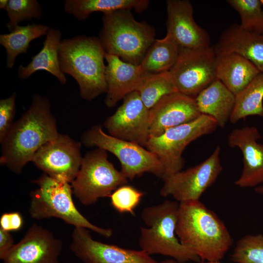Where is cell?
<instances>
[{
    "mask_svg": "<svg viewBox=\"0 0 263 263\" xmlns=\"http://www.w3.org/2000/svg\"><path fill=\"white\" fill-rule=\"evenodd\" d=\"M50 108L47 98L38 94L33 95L29 109L14 123L0 143L1 165L20 173L43 145L59 135Z\"/></svg>",
    "mask_w": 263,
    "mask_h": 263,
    "instance_id": "cell-1",
    "label": "cell"
},
{
    "mask_svg": "<svg viewBox=\"0 0 263 263\" xmlns=\"http://www.w3.org/2000/svg\"><path fill=\"white\" fill-rule=\"evenodd\" d=\"M176 234L202 262L220 261L233 243L223 221L199 200L179 202Z\"/></svg>",
    "mask_w": 263,
    "mask_h": 263,
    "instance_id": "cell-2",
    "label": "cell"
},
{
    "mask_svg": "<svg viewBox=\"0 0 263 263\" xmlns=\"http://www.w3.org/2000/svg\"><path fill=\"white\" fill-rule=\"evenodd\" d=\"M105 52L98 38L81 35L63 39L59 47L61 71L77 82L82 98L92 101L107 91Z\"/></svg>",
    "mask_w": 263,
    "mask_h": 263,
    "instance_id": "cell-3",
    "label": "cell"
},
{
    "mask_svg": "<svg viewBox=\"0 0 263 263\" xmlns=\"http://www.w3.org/2000/svg\"><path fill=\"white\" fill-rule=\"evenodd\" d=\"M155 37L153 27L137 21L131 10L124 9L103 14L98 38L106 53L140 65Z\"/></svg>",
    "mask_w": 263,
    "mask_h": 263,
    "instance_id": "cell-4",
    "label": "cell"
},
{
    "mask_svg": "<svg viewBox=\"0 0 263 263\" xmlns=\"http://www.w3.org/2000/svg\"><path fill=\"white\" fill-rule=\"evenodd\" d=\"M179 206L176 201L166 200L143 209L141 217L147 227L140 228V250L170 257L177 263L198 262L199 257L182 245L176 234Z\"/></svg>",
    "mask_w": 263,
    "mask_h": 263,
    "instance_id": "cell-5",
    "label": "cell"
},
{
    "mask_svg": "<svg viewBox=\"0 0 263 263\" xmlns=\"http://www.w3.org/2000/svg\"><path fill=\"white\" fill-rule=\"evenodd\" d=\"M33 183L38 188L30 194L29 213L32 218H59L75 227L90 229L106 238L112 236V229L92 224L79 212L73 200L70 183L53 178L44 173Z\"/></svg>",
    "mask_w": 263,
    "mask_h": 263,
    "instance_id": "cell-6",
    "label": "cell"
},
{
    "mask_svg": "<svg viewBox=\"0 0 263 263\" xmlns=\"http://www.w3.org/2000/svg\"><path fill=\"white\" fill-rule=\"evenodd\" d=\"M218 127L211 116L202 114L190 122L170 128L158 136H150L145 148L158 159L164 180L182 170L183 152L191 142L214 132Z\"/></svg>",
    "mask_w": 263,
    "mask_h": 263,
    "instance_id": "cell-7",
    "label": "cell"
},
{
    "mask_svg": "<svg viewBox=\"0 0 263 263\" xmlns=\"http://www.w3.org/2000/svg\"><path fill=\"white\" fill-rule=\"evenodd\" d=\"M128 181L109 161L107 151L97 148L83 157L80 169L71 185L77 200L84 205L90 206L100 198L110 197Z\"/></svg>",
    "mask_w": 263,
    "mask_h": 263,
    "instance_id": "cell-8",
    "label": "cell"
},
{
    "mask_svg": "<svg viewBox=\"0 0 263 263\" xmlns=\"http://www.w3.org/2000/svg\"><path fill=\"white\" fill-rule=\"evenodd\" d=\"M81 141L87 147H96L115 155L121 164V172L128 180L146 172L162 178V166L153 153L137 144L107 134L101 125L86 131Z\"/></svg>",
    "mask_w": 263,
    "mask_h": 263,
    "instance_id": "cell-9",
    "label": "cell"
},
{
    "mask_svg": "<svg viewBox=\"0 0 263 263\" xmlns=\"http://www.w3.org/2000/svg\"><path fill=\"white\" fill-rule=\"evenodd\" d=\"M216 54L207 46L181 48L177 60L169 70L178 92L195 98L217 78Z\"/></svg>",
    "mask_w": 263,
    "mask_h": 263,
    "instance_id": "cell-10",
    "label": "cell"
},
{
    "mask_svg": "<svg viewBox=\"0 0 263 263\" xmlns=\"http://www.w3.org/2000/svg\"><path fill=\"white\" fill-rule=\"evenodd\" d=\"M220 147L217 146L206 160L186 170L165 178L160 189L162 196H171L179 202L199 200L203 193L217 180L223 170Z\"/></svg>",
    "mask_w": 263,
    "mask_h": 263,
    "instance_id": "cell-11",
    "label": "cell"
},
{
    "mask_svg": "<svg viewBox=\"0 0 263 263\" xmlns=\"http://www.w3.org/2000/svg\"><path fill=\"white\" fill-rule=\"evenodd\" d=\"M82 159L81 143L59 134L43 145L32 162L49 176L71 183L80 169Z\"/></svg>",
    "mask_w": 263,
    "mask_h": 263,
    "instance_id": "cell-12",
    "label": "cell"
},
{
    "mask_svg": "<svg viewBox=\"0 0 263 263\" xmlns=\"http://www.w3.org/2000/svg\"><path fill=\"white\" fill-rule=\"evenodd\" d=\"M70 248L84 263H170L171 259L157 262L141 250L121 248L94 240L88 229L75 227Z\"/></svg>",
    "mask_w": 263,
    "mask_h": 263,
    "instance_id": "cell-13",
    "label": "cell"
},
{
    "mask_svg": "<svg viewBox=\"0 0 263 263\" xmlns=\"http://www.w3.org/2000/svg\"><path fill=\"white\" fill-rule=\"evenodd\" d=\"M104 126L109 134L145 147L150 137V110L137 91L123 98L122 104L108 117Z\"/></svg>",
    "mask_w": 263,
    "mask_h": 263,
    "instance_id": "cell-14",
    "label": "cell"
},
{
    "mask_svg": "<svg viewBox=\"0 0 263 263\" xmlns=\"http://www.w3.org/2000/svg\"><path fill=\"white\" fill-rule=\"evenodd\" d=\"M60 240L47 229L34 224L3 258V263H59Z\"/></svg>",
    "mask_w": 263,
    "mask_h": 263,
    "instance_id": "cell-15",
    "label": "cell"
},
{
    "mask_svg": "<svg viewBox=\"0 0 263 263\" xmlns=\"http://www.w3.org/2000/svg\"><path fill=\"white\" fill-rule=\"evenodd\" d=\"M255 126L235 129L229 134L228 146L238 148L242 153L243 168L235 184L241 188H256L263 184V144Z\"/></svg>",
    "mask_w": 263,
    "mask_h": 263,
    "instance_id": "cell-16",
    "label": "cell"
},
{
    "mask_svg": "<svg viewBox=\"0 0 263 263\" xmlns=\"http://www.w3.org/2000/svg\"><path fill=\"white\" fill-rule=\"evenodd\" d=\"M167 34L181 48H195L210 46L207 32L193 18V9L187 0H168Z\"/></svg>",
    "mask_w": 263,
    "mask_h": 263,
    "instance_id": "cell-17",
    "label": "cell"
},
{
    "mask_svg": "<svg viewBox=\"0 0 263 263\" xmlns=\"http://www.w3.org/2000/svg\"><path fill=\"white\" fill-rule=\"evenodd\" d=\"M202 114L195 98L176 92L162 98L150 110V136L193 121Z\"/></svg>",
    "mask_w": 263,
    "mask_h": 263,
    "instance_id": "cell-18",
    "label": "cell"
},
{
    "mask_svg": "<svg viewBox=\"0 0 263 263\" xmlns=\"http://www.w3.org/2000/svg\"><path fill=\"white\" fill-rule=\"evenodd\" d=\"M105 59L107 63L105 103L108 108H113L128 94L137 91L145 72L141 65L125 62L114 55L106 53Z\"/></svg>",
    "mask_w": 263,
    "mask_h": 263,
    "instance_id": "cell-19",
    "label": "cell"
},
{
    "mask_svg": "<svg viewBox=\"0 0 263 263\" xmlns=\"http://www.w3.org/2000/svg\"><path fill=\"white\" fill-rule=\"evenodd\" d=\"M214 49L216 54H238L263 73V33L247 31L239 24H233L221 34Z\"/></svg>",
    "mask_w": 263,
    "mask_h": 263,
    "instance_id": "cell-20",
    "label": "cell"
},
{
    "mask_svg": "<svg viewBox=\"0 0 263 263\" xmlns=\"http://www.w3.org/2000/svg\"><path fill=\"white\" fill-rule=\"evenodd\" d=\"M215 72L217 78L235 95L261 73L250 61L234 53L216 54Z\"/></svg>",
    "mask_w": 263,
    "mask_h": 263,
    "instance_id": "cell-21",
    "label": "cell"
},
{
    "mask_svg": "<svg viewBox=\"0 0 263 263\" xmlns=\"http://www.w3.org/2000/svg\"><path fill=\"white\" fill-rule=\"evenodd\" d=\"M195 100L201 114L211 116L218 126L224 128L229 120L233 110L235 95L216 79L201 92Z\"/></svg>",
    "mask_w": 263,
    "mask_h": 263,
    "instance_id": "cell-22",
    "label": "cell"
},
{
    "mask_svg": "<svg viewBox=\"0 0 263 263\" xmlns=\"http://www.w3.org/2000/svg\"><path fill=\"white\" fill-rule=\"evenodd\" d=\"M46 35L41 50L32 57L27 66H19V77L26 79L37 71L44 70L57 78L62 84H65L67 78L61 71L58 55L61 33L58 29L50 28Z\"/></svg>",
    "mask_w": 263,
    "mask_h": 263,
    "instance_id": "cell-23",
    "label": "cell"
},
{
    "mask_svg": "<svg viewBox=\"0 0 263 263\" xmlns=\"http://www.w3.org/2000/svg\"><path fill=\"white\" fill-rule=\"evenodd\" d=\"M65 11L81 21L96 12L104 14L117 11L128 9L142 13L149 5L148 0H66Z\"/></svg>",
    "mask_w": 263,
    "mask_h": 263,
    "instance_id": "cell-24",
    "label": "cell"
},
{
    "mask_svg": "<svg viewBox=\"0 0 263 263\" xmlns=\"http://www.w3.org/2000/svg\"><path fill=\"white\" fill-rule=\"evenodd\" d=\"M50 27L44 24L32 23L18 26L8 34L0 35V44L6 52V67L12 69L16 58L21 54L26 53L30 42L46 35Z\"/></svg>",
    "mask_w": 263,
    "mask_h": 263,
    "instance_id": "cell-25",
    "label": "cell"
},
{
    "mask_svg": "<svg viewBox=\"0 0 263 263\" xmlns=\"http://www.w3.org/2000/svg\"><path fill=\"white\" fill-rule=\"evenodd\" d=\"M180 47L167 34L162 39H156L146 53L141 66L150 74L169 71L176 62Z\"/></svg>",
    "mask_w": 263,
    "mask_h": 263,
    "instance_id": "cell-26",
    "label": "cell"
},
{
    "mask_svg": "<svg viewBox=\"0 0 263 263\" xmlns=\"http://www.w3.org/2000/svg\"><path fill=\"white\" fill-rule=\"evenodd\" d=\"M263 73H260L235 95V105L229 121L235 124L249 116L263 117Z\"/></svg>",
    "mask_w": 263,
    "mask_h": 263,
    "instance_id": "cell-27",
    "label": "cell"
},
{
    "mask_svg": "<svg viewBox=\"0 0 263 263\" xmlns=\"http://www.w3.org/2000/svg\"><path fill=\"white\" fill-rule=\"evenodd\" d=\"M136 91L149 110L165 95L177 92L169 71L158 74L145 72Z\"/></svg>",
    "mask_w": 263,
    "mask_h": 263,
    "instance_id": "cell-28",
    "label": "cell"
},
{
    "mask_svg": "<svg viewBox=\"0 0 263 263\" xmlns=\"http://www.w3.org/2000/svg\"><path fill=\"white\" fill-rule=\"evenodd\" d=\"M228 4L239 14L240 27L247 31L263 33V10L261 0H228Z\"/></svg>",
    "mask_w": 263,
    "mask_h": 263,
    "instance_id": "cell-29",
    "label": "cell"
},
{
    "mask_svg": "<svg viewBox=\"0 0 263 263\" xmlns=\"http://www.w3.org/2000/svg\"><path fill=\"white\" fill-rule=\"evenodd\" d=\"M231 258L236 263H263V235H247L241 238Z\"/></svg>",
    "mask_w": 263,
    "mask_h": 263,
    "instance_id": "cell-30",
    "label": "cell"
},
{
    "mask_svg": "<svg viewBox=\"0 0 263 263\" xmlns=\"http://www.w3.org/2000/svg\"><path fill=\"white\" fill-rule=\"evenodd\" d=\"M5 10L9 19L6 27L10 32L20 21L39 19L42 15L41 6L36 0H9Z\"/></svg>",
    "mask_w": 263,
    "mask_h": 263,
    "instance_id": "cell-31",
    "label": "cell"
},
{
    "mask_svg": "<svg viewBox=\"0 0 263 263\" xmlns=\"http://www.w3.org/2000/svg\"><path fill=\"white\" fill-rule=\"evenodd\" d=\"M143 195V192L126 184L118 188L110 197L111 205L119 213L134 214V210Z\"/></svg>",
    "mask_w": 263,
    "mask_h": 263,
    "instance_id": "cell-32",
    "label": "cell"
},
{
    "mask_svg": "<svg viewBox=\"0 0 263 263\" xmlns=\"http://www.w3.org/2000/svg\"><path fill=\"white\" fill-rule=\"evenodd\" d=\"M16 93L9 97L0 100V143L10 131L13 125L16 112Z\"/></svg>",
    "mask_w": 263,
    "mask_h": 263,
    "instance_id": "cell-33",
    "label": "cell"
},
{
    "mask_svg": "<svg viewBox=\"0 0 263 263\" xmlns=\"http://www.w3.org/2000/svg\"><path fill=\"white\" fill-rule=\"evenodd\" d=\"M23 225V219L18 212L5 213L0 218V228L9 232L19 230Z\"/></svg>",
    "mask_w": 263,
    "mask_h": 263,
    "instance_id": "cell-34",
    "label": "cell"
},
{
    "mask_svg": "<svg viewBox=\"0 0 263 263\" xmlns=\"http://www.w3.org/2000/svg\"><path fill=\"white\" fill-rule=\"evenodd\" d=\"M14 239L9 232L0 228V258L2 260L14 245Z\"/></svg>",
    "mask_w": 263,
    "mask_h": 263,
    "instance_id": "cell-35",
    "label": "cell"
},
{
    "mask_svg": "<svg viewBox=\"0 0 263 263\" xmlns=\"http://www.w3.org/2000/svg\"><path fill=\"white\" fill-rule=\"evenodd\" d=\"M9 0H0V8L6 10L8 5Z\"/></svg>",
    "mask_w": 263,
    "mask_h": 263,
    "instance_id": "cell-36",
    "label": "cell"
},
{
    "mask_svg": "<svg viewBox=\"0 0 263 263\" xmlns=\"http://www.w3.org/2000/svg\"><path fill=\"white\" fill-rule=\"evenodd\" d=\"M254 189L256 193L263 195V185L256 187Z\"/></svg>",
    "mask_w": 263,
    "mask_h": 263,
    "instance_id": "cell-37",
    "label": "cell"
},
{
    "mask_svg": "<svg viewBox=\"0 0 263 263\" xmlns=\"http://www.w3.org/2000/svg\"><path fill=\"white\" fill-rule=\"evenodd\" d=\"M200 263H221L220 261H215V262H202Z\"/></svg>",
    "mask_w": 263,
    "mask_h": 263,
    "instance_id": "cell-38",
    "label": "cell"
},
{
    "mask_svg": "<svg viewBox=\"0 0 263 263\" xmlns=\"http://www.w3.org/2000/svg\"><path fill=\"white\" fill-rule=\"evenodd\" d=\"M170 263H178L175 260L172 259Z\"/></svg>",
    "mask_w": 263,
    "mask_h": 263,
    "instance_id": "cell-39",
    "label": "cell"
},
{
    "mask_svg": "<svg viewBox=\"0 0 263 263\" xmlns=\"http://www.w3.org/2000/svg\"><path fill=\"white\" fill-rule=\"evenodd\" d=\"M261 2H262V5H263V0H261Z\"/></svg>",
    "mask_w": 263,
    "mask_h": 263,
    "instance_id": "cell-40",
    "label": "cell"
}]
</instances>
